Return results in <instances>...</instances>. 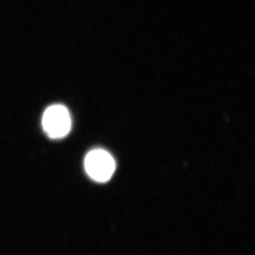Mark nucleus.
Here are the masks:
<instances>
[{
	"mask_svg": "<svg viewBox=\"0 0 255 255\" xmlns=\"http://www.w3.org/2000/svg\"><path fill=\"white\" fill-rule=\"evenodd\" d=\"M85 170L95 181L105 182L110 180L115 171V161L108 152L94 150L87 154L85 159Z\"/></svg>",
	"mask_w": 255,
	"mask_h": 255,
	"instance_id": "nucleus-1",
	"label": "nucleus"
},
{
	"mask_svg": "<svg viewBox=\"0 0 255 255\" xmlns=\"http://www.w3.org/2000/svg\"><path fill=\"white\" fill-rule=\"evenodd\" d=\"M43 129L51 138L58 139L68 135L71 128L68 110L63 105L48 107L43 116Z\"/></svg>",
	"mask_w": 255,
	"mask_h": 255,
	"instance_id": "nucleus-2",
	"label": "nucleus"
}]
</instances>
